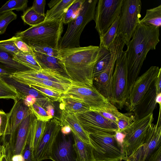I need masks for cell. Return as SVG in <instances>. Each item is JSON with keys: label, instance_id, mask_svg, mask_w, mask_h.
Wrapping results in <instances>:
<instances>
[{"label": "cell", "instance_id": "obj_1", "mask_svg": "<svg viewBox=\"0 0 161 161\" xmlns=\"http://www.w3.org/2000/svg\"><path fill=\"white\" fill-rule=\"evenodd\" d=\"M159 28L139 23L133 36L126 44L128 96L147 54L159 42Z\"/></svg>", "mask_w": 161, "mask_h": 161}, {"label": "cell", "instance_id": "obj_16", "mask_svg": "<svg viewBox=\"0 0 161 161\" xmlns=\"http://www.w3.org/2000/svg\"><path fill=\"white\" fill-rule=\"evenodd\" d=\"M14 105L8 113V141L12 155L13 152L16 133L18 127L24 118L31 111L28 107L24 103L22 99L18 98L14 100Z\"/></svg>", "mask_w": 161, "mask_h": 161}, {"label": "cell", "instance_id": "obj_43", "mask_svg": "<svg viewBox=\"0 0 161 161\" xmlns=\"http://www.w3.org/2000/svg\"><path fill=\"white\" fill-rule=\"evenodd\" d=\"M8 113L0 109V137H2L4 142L6 136L9 135Z\"/></svg>", "mask_w": 161, "mask_h": 161}, {"label": "cell", "instance_id": "obj_45", "mask_svg": "<svg viewBox=\"0 0 161 161\" xmlns=\"http://www.w3.org/2000/svg\"><path fill=\"white\" fill-rule=\"evenodd\" d=\"M46 122L37 119L33 140L34 151L36 149L43 134Z\"/></svg>", "mask_w": 161, "mask_h": 161}, {"label": "cell", "instance_id": "obj_52", "mask_svg": "<svg viewBox=\"0 0 161 161\" xmlns=\"http://www.w3.org/2000/svg\"><path fill=\"white\" fill-rule=\"evenodd\" d=\"M125 135L123 133L119 131L116 132L114 136L115 138L119 145L122 147Z\"/></svg>", "mask_w": 161, "mask_h": 161}, {"label": "cell", "instance_id": "obj_22", "mask_svg": "<svg viewBox=\"0 0 161 161\" xmlns=\"http://www.w3.org/2000/svg\"><path fill=\"white\" fill-rule=\"evenodd\" d=\"M114 67L94 77L93 86L102 95L109 100L112 94V75Z\"/></svg>", "mask_w": 161, "mask_h": 161}, {"label": "cell", "instance_id": "obj_20", "mask_svg": "<svg viewBox=\"0 0 161 161\" xmlns=\"http://www.w3.org/2000/svg\"><path fill=\"white\" fill-rule=\"evenodd\" d=\"M34 115L31 110L19 124L16 133L12 156L21 155L28 137L31 121Z\"/></svg>", "mask_w": 161, "mask_h": 161}, {"label": "cell", "instance_id": "obj_12", "mask_svg": "<svg viewBox=\"0 0 161 161\" xmlns=\"http://www.w3.org/2000/svg\"><path fill=\"white\" fill-rule=\"evenodd\" d=\"M161 70V68L152 66L137 78L133 85L126 101V110L130 112L133 111L136 106L154 82Z\"/></svg>", "mask_w": 161, "mask_h": 161}, {"label": "cell", "instance_id": "obj_55", "mask_svg": "<svg viewBox=\"0 0 161 161\" xmlns=\"http://www.w3.org/2000/svg\"><path fill=\"white\" fill-rule=\"evenodd\" d=\"M12 74L0 68V76H9Z\"/></svg>", "mask_w": 161, "mask_h": 161}, {"label": "cell", "instance_id": "obj_32", "mask_svg": "<svg viewBox=\"0 0 161 161\" xmlns=\"http://www.w3.org/2000/svg\"><path fill=\"white\" fill-rule=\"evenodd\" d=\"M21 18L25 23L33 26L43 22L45 15L38 14L31 7L24 12Z\"/></svg>", "mask_w": 161, "mask_h": 161}, {"label": "cell", "instance_id": "obj_9", "mask_svg": "<svg viewBox=\"0 0 161 161\" xmlns=\"http://www.w3.org/2000/svg\"><path fill=\"white\" fill-rule=\"evenodd\" d=\"M62 95L86 103L89 106L90 110L98 111L108 109L114 106L93 86H87L73 81L67 91Z\"/></svg>", "mask_w": 161, "mask_h": 161}, {"label": "cell", "instance_id": "obj_29", "mask_svg": "<svg viewBox=\"0 0 161 161\" xmlns=\"http://www.w3.org/2000/svg\"><path fill=\"white\" fill-rule=\"evenodd\" d=\"M37 119L34 115L30 124L28 137L22 153V161H36L34 155L33 140Z\"/></svg>", "mask_w": 161, "mask_h": 161}, {"label": "cell", "instance_id": "obj_21", "mask_svg": "<svg viewBox=\"0 0 161 161\" xmlns=\"http://www.w3.org/2000/svg\"><path fill=\"white\" fill-rule=\"evenodd\" d=\"M61 126L68 125L71 132L76 135L83 141L90 144L89 134L83 129L80 124L76 114L62 110L60 119Z\"/></svg>", "mask_w": 161, "mask_h": 161}, {"label": "cell", "instance_id": "obj_44", "mask_svg": "<svg viewBox=\"0 0 161 161\" xmlns=\"http://www.w3.org/2000/svg\"><path fill=\"white\" fill-rule=\"evenodd\" d=\"M31 47L33 51L62 59L60 52L58 49L46 46Z\"/></svg>", "mask_w": 161, "mask_h": 161}, {"label": "cell", "instance_id": "obj_5", "mask_svg": "<svg viewBox=\"0 0 161 161\" xmlns=\"http://www.w3.org/2000/svg\"><path fill=\"white\" fill-rule=\"evenodd\" d=\"M112 75L111 103L118 109L126 105L128 97L127 53L123 50L117 58Z\"/></svg>", "mask_w": 161, "mask_h": 161}, {"label": "cell", "instance_id": "obj_19", "mask_svg": "<svg viewBox=\"0 0 161 161\" xmlns=\"http://www.w3.org/2000/svg\"><path fill=\"white\" fill-rule=\"evenodd\" d=\"M156 95L154 82L135 107L133 111L135 119L142 118L153 113L157 104L155 102Z\"/></svg>", "mask_w": 161, "mask_h": 161}, {"label": "cell", "instance_id": "obj_41", "mask_svg": "<svg viewBox=\"0 0 161 161\" xmlns=\"http://www.w3.org/2000/svg\"><path fill=\"white\" fill-rule=\"evenodd\" d=\"M96 111L105 118L114 123L116 125L118 119L122 114L114 105L109 109Z\"/></svg>", "mask_w": 161, "mask_h": 161}, {"label": "cell", "instance_id": "obj_56", "mask_svg": "<svg viewBox=\"0 0 161 161\" xmlns=\"http://www.w3.org/2000/svg\"><path fill=\"white\" fill-rule=\"evenodd\" d=\"M155 102L157 104H158L159 108H161V92L157 94L155 98Z\"/></svg>", "mask_w": 161, "mask_h": 161}, {"label": "cell", "instance_id": "obj_58", "mask_svg": "<svg viewBox=\"0 0 161 161\" xmlns=\"http://www.w3.org/2000/svg\"><path fill=\"white\" fill-rule=\"evenodd\" d=\"M3 149V145H1L0 144V158L1 156L2 151Z\"/></svg>", "mask_w": 161, "mask_h": 161}, {"label": "cell", "instance_id": "obj_46", "mask_svg": "<svg viewBox=\"0 0 161 161\" xmlns=\"http://www.w3.org/2000/svg\"><path fill=\"white\" fill-rule=\"evenodd\" d=\"M3 145V149L0 158V161H13L8 143L7 142Z\"/></svg>", "mask_w": 161, "mask_h": 161}, {"label": "cell", "instance_id": "obj_3", "mask_svg": "<svg viewBox=\"0 0 161 161\" xmlns=\"http://www.w3.org/2000/svg\"><path fill=\"white\" fill-rule=\"evenodd\" d=\"M64 18L48 21L17 32L14 36L31 47L46 46L58 49L63 29Z\"/></svg>", "mask_w": 161, "mask_h": 161}, {"label": "cell", "instance_id": "obj_42", "mask_svg": "<svg viewBox=\"0 0 161 161\" xmlns=\"http://www.w3.org/2000/svg\"><path fill=\"white\" fill-rule=\"evenodd\" d=\"M16 39L14 36L9 39L0 41V49L13 55L18 53L20 51L14 43Z\"/></svg>", "mask_w": 161, "mask_h": 161}, {"label": "cell", "instance_id": "obj_47", "mask_svg": "<svg viewBox=\"0 0 161 161\" xmlns=\"http://www.w3.org/2000/svg\"><path fill=\"white\" fill-rule=\"evenodd\" d=\"M45 5V0H35L34 1L32 6L31 7L38 14L45 15L44 13Z\"/></svg>", "mask_w": 161, "mask_h": 161}, {"label": "cell", "instance_id": "obj_11", "mask_svg": "<svg viewBox=\"0 0 161 161\" xmlns=\"http://www.w3.org/2000/svg\"><path fill=\"white\" fill-rule=\"evenodd\" d=\"M79 122L88 134L115 135L117 125L106 119L96 111L89 110L76 114Z\"/></svg>", "mask_w": 161, "mask_h": 161}, {"label": "cell", "instance_id": "obj_39", "mask_svg": "<svg viewBox=\"0 0 161 161\" xmlns=\"http://www.w3.org/2000/svg\"><path fill=\"white\" fill-rule=\"evenodd\" d=\"M17 18V15L13 11L3 13L0 15V35L6 31L8 25Z\"/></svg>", "mask_w": 161, "mask_h": 161}, {"label": "cell", "instance_id": "obj_53", "mask_svg": "<svg viewBox=\"0 0 161 161\" xmlns=\"http://www.w3.org/2000/svg\"><path fill=\"white\" fill-rule=\"evenodd\" d=\"M60 131L64 135H68L71 132L70 127L68 125H64L61 126Z\"/></svg>", "mask_w": 161, "mask_h": 161}, {"label": "cell", "instance_id": "obj_4", "mask_svg": "<svg viewBox=\"0 0 161 161\" xmlns=\"http://www.w3.org/2000/svg\"><path fill=\"white\" fill-rule=\"evenodd\" d=\"M98 0H85L79 14L68 24L67 29L59 40V50L80 47V38L87 25L94 20Z\"/></svg>", "mask_w": 161, "mask_h": 161}, {"label": "cell", "instance_id": "obj_18", "mask_svg": "<svg viewBox=\"0 0 161 161\" xmlns=\"http://www.w3.org/2000/svg\"><path fill=\"white\" fill-rule=\"evenodd\" d=\"M10 76L25 84L39 86L60 92L63 94L65 93L71 86L50 80L29 77L23 74L21 72L12 74Z\"/></svg>", "mask_w": 161, "mask_h": 161}, {"label": "cell", "instance_id": "obj_54", "mask_svg": "<svg viewBox=\"0 0 161 161\" xmlns=\"http://www.w3.org/2000/svg\"><path fill=\"white\" fill-rule=\"evenodd\" d=\"M47 114L50 116L53 117L54 114V109L53 105H49L46 108Z\"/></svg>", "mask_w": 161, "mask_h": 161}, {"label": "cell", "instance_id": "obj_15", "mask_svg": "<svg viewBox=\"0 0 161 161\" xmlns=\"http://www.w3.org/2000/svg\"><path fill=\"white\" fill-rule=\"evenodd\" d=\"M74 143L72 133L64 135L60 130L53 145L50 159L53 161H78Z\"/></svg>", "mask_w": 161, "mask_h": 161}, {"label": "cell", "instance_id": "obj_28", "mask_svg": "<svg viewBox=\"0 0 161 161\" xmlns=\"http://www.w3.org/2000/svg\"><path fill=\"white\" fill-rule=\"evenodd\" d=\"M75 0H60L45 14L44 22L55 20L64 18L68 9Z\"/></svg>", "mask_w": 161, "mask_h": 161}, {"label": "cell", "instance_id": "obj_35", "mask_svg": "<svg viewBox=\"0 0 161 161\" xmlns=\"http://www.w3.org/2000/svg\"><path fill=\"white\" fill-rule=\"evenodd\" d=\"M85 0H75L69 7L63 19V23L68 24L78 16Z\"/></svg>", "mask_w": 161, "mask_h": 161}, {"label": "cell", "instance_id": "obj_50", "mask_svg": "<svg viewBox=\"0 0 161 161\" xmlns=\"http://www.w3.org/2000/svg\"><path fill=\"white\" fill-rule=\"evenodd\" d=\"M22 99L24 104L28 107L35 103L36 101L34 97L31 95L25 96Z\"/></svg>", "mask_w": 161, "mask_h": 161}, {"label": "cell", "instance_id": "obj_37", "mask_svg": "<svg viewBox=\"0 0 161 161\" xmlns=\"http://www.w3.org/2000/svg\"><path fill=\"white\" fill-rule=\"evenodd\" d=\"M29 109L34 114L37 119L46 122L53 117L49 116L47 111L36 101L32 105L29 107Z\"/></svg>", "mask_w": 161, "mask_h": 161}, {"label": "cell", "instance_id": "obj_8", "mask_svg": "<svg viewBox=\"0 0 161 161\" xmlns=\"http://www.w3.org/2000/svg\"><path fill=\"white\" fill-rule=\"evenodd\" d=\"M153 120V113L150 114L142 118L135 119L121 132L125 135L122 147L125 161L144 142Z\"/></svg>", "mask_w": 161, "mask_h": 161}, {"label": "cell", "instance_id": "obj_10", "mask_svg": "<svg viewBox=\"0 0 161 161\" xmlns=\"http://www.w3.org/2000/svg\"><path fill=\"white\" fill-rule=\"evenodd\" d=\"M123 0H99L96 7L95 28L99 36L104 34L119 16Z\"/></svg>", "mask_w": 161, "mask_h": 161}, {"label": "cell", "instance_id": "obj_2", "mask_svg": "<svg viewBox=\"0 0 161 161\" xmlns=\"http://www.w3.org/2000/svg\"><path fill=\"white\" fill-rule=\"evenodd\" d=\"M59 50L67 76L75 83L92 86L93 69L102 55V45Z\"/></svg>", "mask_w": 161, "mask_h": 161}, {"label": "cell", "instance_id": "obj_38", "mask_svg": "<svg viewBox=\"0 0 161 161\" xmlns=\"http://www.w3.org/2000/svg\"><path fill=\"white\" fill-rule=\"evenodd\" d=\"M29 86L46 96L52 102L58 101L63 94L60 92L39 86L33 85Z\"/></svg>", "mask_w": 161, "mask_h": 161}, {"label": "cell", "instance_id": "obj_40", "mask_svg": "<svg viewBox=\"0 0 161 161\" xmlns=\"http://www.w3.org/2000/svg\"><path fill=\"white\" fill-rule=\"evenodd\" d=\"M135 119L134 115L130 112L125 114L122 113L118 118L117 123L118 129L117 131L122 132L134 121Z\"/></svg>", "mask_w": 161, "mask_h": 161}, {"label": "cell", "instance_id": "obj_7", "mask_svg": "<svg viewBox=\"0 0 161 161\" xmlns=\"http://www.w3.org/2000/svg\"><path fill=\"white\" fill-rule=\"evenodd\" d=\"M89 134L95 161H125L121 146L114 135L108 134Z\"/></svg>", "mask_w": 161, "mask_h": 161}, {"label": "cell", "instance_id": "obj_30", "mask_svg": "<svg viewBox=\"0 0 161 161\" xmlns=\"http://www.w3.org/2000/svg\"><path fill=\"white\" fill-rule=\"evenodd\" d=\"M140 23L147 25L159 28L161 26V5L147 9L145 16Z\"/></svg>", "mask_w": 161, "mask_h": 161}, {"label": "cell", "instance_id": "obj_25", "mask_svg": "<svg viewBox=\"0 0 161 161\" xmlns=\"http://www.w3.org/2000/svg\"><path fill=\"white\" fill-rule=\"evenodd\" d=\"M14 55L0 49V68L11 74L31 70L13 59Z\"/></svg>", "mask_w": 161, "mask_h": 161}, {"label": "cell", "instance_id": "obj_48", "mask_svg": "<svg viewBox=\"0 0 161 161\" xmlns=\"http://www.w3.org/2000/svg\"><path fill=\"white\" fill-rule=\"evenodd\" d=\"M14 43L18 49L21 52L33 53L30 46L23 41L17 39L16 37L14 41Z\"/></svg>", "mask_w": 161, "mask_h": 161}, {"label": "cell", "instance_id": "obj_26", "mask_svg": "<svg viewBox=\"0 0 161 161\" xmlns=\"http://www.w3.org/2000/svg\"><path fill=\"white\" fill-rule=\"evenodd\" d=\"M72 133L74 140L73 147L78 161H95L91 145L83 141Z\"/></svg>", "mask_w": 161, "mask_h": 161}, {"label": "cell", "instance_id": "obj_59", "mask_svg": "<svg viewBox=\"0 0 161 161\" xmlns=\"http://www.w3.org/2000/svg\"><path fill=\"white\" fill-rule=\"evenodd\" d=\"M122 160L121 159H118L117 160H113V161H122Z\"/></svg>", "mask_w": 161, "mask_h": 161}, {"label": "cell", "instance_id": "obj_49", "mask_svg": "<svg viewBox=\"0 0 161 161\" xmlns=\"http://www.w3.org/2000/svg\"><path fill=\"white\" fill-rule=\"evenodd\" d=\"M147 161H161V146L152 153Z\"/></svg>", "mask_w": 161, "mask_h": 161}, {"label": "cell", "instance_id": "obj_27", "mask_svg": "<svg viewBox=\"0 0 161 161\" xmlns=\"http://www.w3.org/2000/svg\"><path fill=\"white\" fill-rule=\"evenodd\" d=\"M58 101L60 103L59 107L61 110L76 114L89 110V106L86 103L74 98L62 96Z\"/></svg>", "mask_w": 161, "mask_h": 161}, {"label": "cell", "instance_id": "obj_23", "mask_svg": "<svg viewBox=\"0 0 161 161\" xmlns=\"http://www.w3.org/2000/svg\"><path fill=\"white\" fill-rule=\"evenodd\" d=\"M21 73L31 77L50 80L71 86L72 81L66 75L49 69H42L39 71L30 70Z\"/></svg>", "mask_w": 161, "mask_h": 161}, {"label": "cell", "instance_id": "obj_34", "mask_svg": "<svg viewBox=\"0 0 161 161\" xmlns=\"http://www.w3.org/2000/svg\"><path fill=\"white\" fill-rule=\"evenodd\" d=\"M28 2L27 0L8 1L0 8V15L13 10L24 12L27 7Z\"/></svg>", "mask_w": 161, "mask_h": 161}, {"label": "cell", "instance_id": "obj_51", "mask_svg": "<svg viewBox=\"0 0 161 161\" xmlns=\"http://www.w3.org/2000/svg\"><path fill=\"white\" fill-rule=\"evenodd\" d=\"M157 94L161 92V70L160 71L154 81Z\"/></svg>", "mask_w": 161, "mask_h": 161}, {"label": "cell", "instance_id": "obj_13", "mask_svg": "<svg viewBox=\"0 0 161 161\" xmlns=\"http://www.w3.org/2000/svg\"><path fill=\"white\" fill-rule=\"evenodd\" d=\"M61 128V122L58 118L53 117L46 122L43 134L34 151L36 161L50 159L53 145Z\"/></svg>", "mask_w": 161, "mask_h": 161}, {"label": "cell", "instance_id": "obj_60", "mask_svg": "<svg viewBox=\"0 0 161 161\" xmlns=\"http://www.w3.org/2000/svg\"><path fill=\"white\" fill-rule=\"evenodd\" d=\"M128 161V160H126V161Z\"/></svg>", "mask_w": 161, "mask_h": 161}, {"label": "cell", "instance_id": "obj_17", "mask_svg": "<svg viewBox=\"0 0 161 161\" xmlns=\"http://www.w3.org/2000/svg\"><path fill=\"white\" fill-rule=\"evenodd\" d=\"M0 76L6 83L15 89L19 95V98L23 99L25 96L31 95L34 97L36 101L46 108L48 105H53L48 98L29 85L16 81L10 75Z\"/></svg>", "mask_w": 161, "mask_h": 161}, {"label": "cell", "instance_id": "obj_14", "mask_svg": "<svg viewBox=\"0 0 161 161\" xmlns=\"http://www.w3.org/2000/svg\"><path fill=\"white\" fill-rule=\"evenodd\" d=\"M161 146V124H152L144 142L127 158L128 161H147L152 153Z\"/></svg>", "mask_w": 161, "mask_h": 161}, {"label": "cell", "instance_id": "obj_31", "mask_svg": "<svg viewBox=\"0 0 161 161\" xmlns=\"http://www.w3.org/2000/svg\"><path fill=\"white\" fill-rule=\"evenodd\" d=\"M13 59L32 70L39 71L42 69L36 60L33 53L19 51L13 56Z\"/></svg>", "mask_w": 161, "mask_h": 161}, {"label": "cell", "instance_id": "obj_6", "mask_svg": "<svg viewBox=\"0 0 161 161\" xmlns=\"http://www.w3.org/2000/svg\"><path fill=\"white\" fill-rule=\"evenodd\" d=\"M140 0H123L116 36H120L126 45L131 39L141 16Z\"/></svg>", "mask_w": 161, "mask_h": 161}, {"label": "cell", "instance_id": "obj_36", "mask_svg": "<svg viewBox=\"0 0 161 161\" xmlns=\"http://www.w3.org/2000/svg\"><path fill=\"white\" fill-rule=\"evenodd\" d=\"M19 97L15 89L6 83L0 76V99H11L15 100Z\"/></svg>", "mask_w": 161, "mask_h": 161}, {"label": "cell", "instance_id": "obj_57", "mask_svg": "<svg viewBox=\"0 0 161 161\" xmlns=\"http://www.w3.org/2000/svg\"><path fill=\"white\" fill-rule=\"evenodd\" d=\"M60 0H53L51 1L48 3V6L49 8H51L57 3H58Z\"/></svg>", "mask_w": 161, "mask_h": 161}, {"label": "cell", "instance_id": "obj_24", "mask_svg": "<svg viewBox=\"0 0 161 161\" xmlns=\"http://www.w3.org/2000/svg\"><path fill=\"white\" fill-rule=\"evenodd\" d=\"M33 52L36 60L42 69L52 70L66 75L64 63L62 59L34 51Z\"/></svg>", "mask_w": 161, "mask_h": 161}, {"label": "cell", "instance_id": "obj_33", "mask_svg": "<svg viewBox=\"0 0 161 161\" xmlns=\"http://www.w3.org/2000/svg\"><path fill=\"white\" fill-rule=\"evenodd\" d=\"M119 20V16L103 35L100 36V43L105 47L108 49L113 43L117 31Z\"/></svg>", "mask_w": 161, "mask_h": 161}]
</instances>
